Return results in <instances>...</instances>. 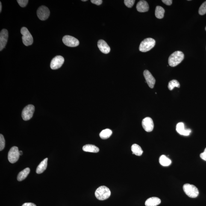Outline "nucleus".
<instances>
[{
	"instance_id": "f257e3e1",
	"label": "nucleus",
	"mask_w": 206,
	"mask_h": 206,
	"mask_svg": "<svg viewBox=\"0 0 206 206\" xmlns=\"http://www.w3.org/2000/svg\"><path fill=\"white\" fill-rule=\"evenodd\" d=\"M184 59V54L182 52L177 51L171 54L169 59V66L172 67L178 66L182 62Z\"/></svg>"
},
{
	"instance_id": "f03ea898",
	"label": "nucleus",
	"mask_w": 206,
	"mask_h": 206,
	"mask_svg": "<svg viewBox=\"0 0 206 206\" xmlns=\"http://www.w3.org/2000/svg\"><path fill=\"white\" fill-rule=\"evenodd\" d=\"M95 195L97 199L100 201H104L109 197L111 192L108 188L105 186H101L96 189Z\"/></svg>"
},
{
	"instance_id": "7ed1b4c3",
	"label": "nucleus",
	"mask_w": 206,
	"mask_h": 206,
	"mask_svg": "<svg viewBox=\"0 0 206 206\" xmlns=\"http://www.w3.org/2000/svg\"><path fill=\"white\" fill-rule=\"evenodd\" d=\"M155 41L151 38H147L141 42L139 46V51L145 52L150 51L155 45Z\"/></svg>"
},
{
	"instance_id": "20e7f679",
	"label": "nucleus",
	"mask_w": 206,
	"mask_h": 206,
	"mask_svg": "<svg viewBox=\"0 0 206 206\" xmlns=\"http://www.w3.org/2000/svg\"><path fill=\"white\" fill-rule=\"evenodd\" d=\"M183 189L186 194L190 198H196L199 194L197 188L193 185L185 184L183 186Z\"/></svg>"
},
{
	"instance_id": "39448f33",
	"label": "nucleus",
	"mask_w": 206,
	"mask_h": 206,
	"mask_svg": "<svg viewBox=\"0 0 206 206\" xmlns=\"http://www.w3.org/2000/svg\"><path fill=\"white\" fill-rule=\"evenodd\" d=\"M21 33L23 35L22 39L24 44L27 46L32 44L33 37L28 29L25 27H23L21 30Z\"/></svg>"
},
{
	"instance_id": "423d86ee",
	"label": "nucleus",
	"mask_w": 206,
	"mask_h": 206,
	"mask_svg": "<svg viewBox=\"0 0 206 206\" xmlns=\"http://www.w3.org/2000/svg\"><path fill=\"white\" fill-rule=\"evenodd\" d=\"M19 151L18 147H12L9 151L8 154L9 161L10 163H14L19 160L20 157Z\"/></svg>"
},
{
	"instance_id": "0eeeda50",
	"label": "nucleus",
	"mask_w": 206,
	"mask_h": 206,
	"mask_svg": "<svg viewBox=\"0 0 206 206\" xmlns=\"http://www.w3.org/2000/svg\"><path fill=\"white\" fill-rule=\"evenodd\" d=\"M34 110V107L33 105H29L25 107L22 112L23 119L25 121L30 120L33 117Z\"/></svg>"
},
{
	"instance_id": "6e6552de",
	"label": "nucleus",
	"mask_w": 206,
	"mask_h": 206,
	"mask_svg": "<svg viewBox=\"0 0 206 206\" xmlns=\"http://www.w3.org/2000/svg\"><path fill=\"white\" fill-rule=\"evenodd\" d=\"M49 9L45 6L39 7L37 10V15L38 17L41 20L44 21L48 19L50 16Z\"/></svg>"
},
{
	"instance_id": "1a4fd4ad",
	"label": "nucleus",
	"mask_w": 206,
	"mask_h": 206,
	"mask_svg": "<svg viewBox=\"0 0 206 206\" xmlns=\"http://www.w3.org/2000/svg\"><path fill=\"white\" fill-rule=\"evenodd\" d=\"M62 41L65 45L69 47H77L80 44L78 39L75 37L69 35L64 36L63 38Z\"/></svg>"
},
{
	"instance_id": "9d476101",
	"label": "nucleus",
	"mask_w": 206,
	"mask_h": 206,
	"mask_svg": "<svg viewBox=\"0 0 206 206\" xmlns=\"http://www.w3.org/2000/svg\"><path fill=\"white\" fill-rule=\"evenodd\" d=\"M64 62V59L61 56H57L52 60L50 65L51 69H59L62 66Z\"/></svg>"
},
{
	"instance_id": "9b49d317",
	"label": "nucleus",
	"mask_w": 206,
	"mask_h": 206,
	"mask_svg": "<svg viewBox=\"0 0 206 206\" xmlns=\"http://www.w3.org/2000/svg\"><path fill=\"white\" fill-rule=\"evenodd\" d=\"M142 125L144 129L147 132L152 131L154 128L152 119L150 117H146L142 121Z\"/></svg>"
},
{
	"instance_id": "f8f14e48",
	"label": "nucleus",
	"mask_w": 206,
	"mask_h": 206,
	"mask_svg": "<svg viewBox=\"0 0 206 206\" xmlns=\"http://www.w3.org/2000/svg\"><path fill=\"white\" fill-rule=\"evenodd\" d=\"M8 38V32L4 29L0 33V51H2L5 48Z\"/></svg>"
},
{
	"instance_id": "ddd939ff",
	"label": "nucleus",
	"mask_w": 206,
	"mask_h": 206,
	"mask_svg": "<svg viewBox=\"0 0 206 206\" xmlns=\"http://www.w3.org/2000/svg\"><path fill=\"white\" fill-rule=\"evenodd\" d=\"M144 76L146 80V82L147 83L148 86L152 89L154 87L155 83V80L151 73V72L148 70H145L144 72Z\"/></svg>"
},
{
	"instance_id": "4468645a",
	"label": "nucleus",
	"mask_w": 206,
	"mask_h": 206,
	"mask_svg": "<svg viewBox=\"0 0 206 206\" xmlns=\"http://www.w3.org/2000/svg\"><path fill=\"white\" fill-rule=\"evenodd\" d=\"M98 45L100 51H101L103 53L107 54L110 52V47L105 41L102 39L98 41Z\"/></svg>"
},
{
	"instance_id": "2eb2a0df",
	"label": "nucleus",
	"mask_w": 206,
	"mask_h": 206,
	"mask_svg": "<svg viewBox=\"0 0 206 206\" xmlns=\"http://www.w3.org/2000/svg\"><path fill=\"white\" fill-rule=\"evenodd\" d=\"M176 130L177 132L181 135L188 136L191 132L190 129H185L184 124L183 123H179L176 125Z\"/></svg>"
},
{
	"instance_id": "dca6fc26",
	"label": "nucleus",
	"mask_w": 206,
	"mask_h": 206,
	"mask_svg": "<svg viewBox=\"0 0 206 206\" xmlns=\"http://www.w3.org/2000/svg\"><path fill=\"white\" fill-rule=\"evenodd\" d=\"M149 5L148 3L145 1H140L137 3L136 9L140 12H145L149 10Z\"/></svg>"
},
{
	"instance_id": "f3484780",
	"label": "nucleus",
	"mask_w": 206,
	"mask_h": 206,
	"mask_svg": "<svg viewBox=\"0 0 206 206\" xmlns=\"http://www.w3.org/2000/svg\"><path fill=\"white\" fill-rule=\"evenodd\" d=\"M161 202V200L157 197H152L148 198L145 202L146 206H157Z\"/></svg>"
},
{
	"instance_id": "a211bd4d",
	"label": "nucleus",
	"mask_w": 206,
	"mask_h": 206,
	"mask_svg": "<svg viewBox=\"0 0 206 206\" xmlns=\"http://www.w3.org/2000/svg\"><path fill=\"white\" fill-rule=\"evenodd\" d=\"M48 158H45L38 166L36 169V172L40 174L42 173L46 169L48 166Z\"/></svg>"
},
{
	"instance_id": "6ab92c4d",
	"label": "nucleus",
	"mask_w": 206,
	"mask_h": 206,
	"mask_svg": "<svg viewBox=\"0 0 206 206\" xmlns=\"http://www.w3.org/2000/svg\"><path fill=\"white\" fill-rule=\"evenodd\" d=\"M83 151L86 152L92 153H98L99 151V148L94 145L91 144H87L84 145L83 147Z\"/></svg>"
},
{
	"instance_id": "aec40b11",
	"label": "nucleus",
	"mask_w": 206,
	"mask_h": 206,
	"mask_svg": "<svg viewBox=\"0 0 206 206\" xmlns=\"http://www.w3.org/2000/svg\"><path fill=\"white\" fill-rule=\"evenodd\" d=\"M30 169L29 168H27L20 172L17 176V180L18 181H23L28 176L30 173Z\"/></svg>"
},
{
	"instance_id": "412c9836",
	"label": "nucleus",
	"mask_w": 206,
	"mask_h": 206,
	"mask_svg": "<svg viewBox=\"0 0 206 206\" xmlns=\"http://www.w3.org/2000/svg\"><path fill=\"white\" fill-rule=\"evenodd\" d=\"M131 151L133 154L135 155L140 156L143 153L141 147L137 144H134L131 146Z\"/></svg>"
},
{
	"instance_id": "4be33fe9",
	"label": "nucleus",
	"mask_w": 206,
	"mask_h": 206,
	"mask_svg": "<svg viewBox=\"0 0 206 206\" xmlns=\"http://www.w3.org/2000/svg\"><path fill=\"white\" fill-rule=\"evenodd\" d=\"M159 163L161 165L163 166H168L170 165L172 161L165 155H162L159 158Z\"/></svg>"
},
{
	"instance_id": "5701e85b",
	"label": "nucleus",
	"mask_w": 206,
	"mask_h": 206,
	"mask_svg": "<svg viewBox=\"0 0 206 206\" xmlns=\"http://www.w3.org/2000/svg\"><path fill=\"white\" fill-rule=\"evenodd\" d=\"M165 10L162 7L157 6L155 10V16L158 19H163L164 16Z\"/></svg>"
},
{
	"instance_id": "b1692460",
	"label": "nucleus",
	"mask_w": 206,
	"mask_h": 206,
	"mask_svg": "<svg viewBox=\"0 0 206 206\" xmlns=\"http://www.w3.org/2000/svg\"><path fill=\"white\" fill-rule=\"evenodd\" d=\"M112 134V131L111 130L109 129L102 130L100 133L99 136L100 137L103 139H108Z\"/></svg>"
},
{
	"instance_id": "393cba45",
	"label": "nucleus",
	"mask_w": 206,
	"mask_h": 206,
	"mask_svg": "<svg viewBox=\"0 0 206 206\" xmlns=\"http://www.w3.org/2000/svg\"><path fill=\"white\" fill-rule=\"evenodd\" d=\"M180 85L179 82L176 80H173L169 82L168 85V88L169 90L172 91L174 88L177 87L179 88Z\"/></svg>"
},
{
	"instance_id": "a878e982",
	"label": "nucleus",
	"mask_w": 206,
	"mask_h": 206,
	"mask_svg": "<svg viewBox=\"0 0 206 206\" xmlns=\"http://www.w3.org/2000/svg\"><path fill=\"white\" fill-rule=\"evenodd\" d=\"M198 13L200 15L203 16L206 13V1L201 4Z\"/></svg>"
},
{
	"instance_id": "bb28decb",
	"label": "nucleus",
	"mask_w": 206,
	"mask_h": 206,
	"mask_svg": "<svg viewBox=\"0 0 206 206\" xmlns=\"http://www.w3.org/2000/svg\"><path fill=\"white\" fill-rule=\"evenodd\" d=\"M5 146V140L4 136L2 134H0V151L4 149Z\"/></svg>"
},
{
	"instance_id": "cd10ccee",
	"label": "nucleus",
	"mask_w": 206,
	"mask_h": 206,
	"mask_svg": "<svg viewBox=\"0 0 206 206\" xmlns=\"http://www.w3.org/2000/svg\"><path fill=\"white\" fill-rule=\"evenodd\" d=\"M135 1L134 0H125L124 3L128 8H131L134 5Z\"/></svg>"
},
{
	"instance_id": "c85d7f7f",
	"label": "nucleus",
	"mask_w": 206,
	"mask_h": 206,
	"mask_svg": "<svg viewBox=\"0 0 206 206\" xmlns=\"http://www.w3.org/2000/svg\"><path fill=\"white\" fill-rule=\"evenodd\" d=\"M17 2L20 6L25 7L28 4V0H17Z\"/></svg>"
},
{
	"instance_id": "c756f323",
	"label": "nucleus",
	"mask_w": 206,
	"mask_h": 206,
	"mask_svg": "<svg viewBox=\"0 0 206 206\" xmlns=\"http://www.w3.org/2000/svg\"><path fill=\"white\" fill-rule=\"evenodd\" d=\"M91 1L92 3L98 5H101L102 3V1L101 0H91Z\"/></svg>"
},
{
	"instance_id": "7c9ffc66",
	"label": "nucleus",
	"mask_w": 206,
	"mask_h": 206,
	"mask_svg": "<svg viewBox=\"0 0 206 206\" xmlns=\"http://www.w3.org/2000/svg\"><path fill=\"white\" fill-rule=\"evenodd\" d=\"M200 157L203 160L206 161V148L204 149V152L200 154Z\"/></svg>"
},
{
	"instance_id": "2f4dec72",
	"label": "nucleus",
	"mask_w": 206,
	"mask_h": 206,
	"mask_svg": "<svg viewBox=\"0 0 206 206\" xmlns=\"http://www.w3.org/2000/svg\"><path fill=\"white\" fill-rule=\"evenodd\" d=\"M162 2L166 5H171L172 4V0H162Z\"/></svg>"
},
{
	"instance_id": "473e14b6",
	"label": "nucleus",
	"mask_w": 206,
	"mask_h": 206,
	"mask_svg": "<svg viewBox=\"0 0 206 206\" xmlns=\"http://www.w3.org/2000/svg\"><path fill=\"white\" fill-rule=\"evenodd\" d=\"M22 206H36V205L33 203H26L23 204Z\"/></svg>"
},
{
	"instance_id": "72a5a7b5",
	"label": "nucleus",
	"mask_w": 206,
	"mask_h": 206,
	"mask_svg": "<svg viewBox=\"0 0 206 206\" xmlns=\"http://www.w3.org/2000/svg\"><path fill=\"white\" fill-rule=\"evenodd\" d=\"M2 3L1 2H0V12H1V11H2Z\"/></svg>"
},
{
	"instance_id": "f704fd0d",
	"label": "nucleus",
	"mask_w": 206,
	"mask_h": 206,
	"mask_svg": "<svg viewBox=\"0 0 206 206\" xmlns=\"http://www.w3.org/2000/svg\"><path fill=\"white\" fill-rule=\"evenodd\" d=\"M19 154L20 155H22L23 154V152L22 151H19Z\"/></svg>"
},
{
	"instance_id": "c9c22d12",
	"label": "nucleus",
	"mask_w": 206,
	"mask_h": 206,
	"mask_svg": "<svg viewBox=\"0 0 206 206\" xmlns=\"http://www.w3.org/2000/svg\"><path fill=\"white\" fill-rule=\"evenodd\" d=\"M82 1H84V2H85V1H87V0H82Z\"/></svg>"
},
{
	"instance_id": "e433bc0d",
	"label": "nucleus",
	"mask_w": 206,
	"mask_h": 206,
	"mask_svg": "<svg viewBox=\"0 0 206 206\" xmlns=\"http://www.w3.org/2000/svg\"><path fill=\"white\" fill-rule=\"evenodd\" d=\"M205 30H206V27H205Z\"/></svg>"
}]
</instances>
